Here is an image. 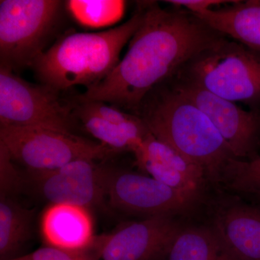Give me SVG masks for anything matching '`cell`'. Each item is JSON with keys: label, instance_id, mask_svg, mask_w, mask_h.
Here are the masks:
<instances>
[{"label": "cell", "instance_id": "obj_7", "mask_svg": "<svg viewBox=\"0 0 260 260\" xmlns=\"http://www.w3.org/2000/svg\"><path fill=\"white\" fill-rule=\"evenodd\" d=\"M105 183L109 211L129 216H184L201 205L146 174L122 168L107 165Z\"/></svg>", "mask_w": 260, "mask_h": 260}, {"label": "cell", "instance_id": "obj_10", "mask_svg": "<svg viewBox=\"0 0 260 260\" xmlns=\"http://www.w3.org/2000/svg\"><path fill=\"white\" fill-rule=\"evenodd\" d=\"M173 86L208 116L236 158L248 160L258 155L260 111L244 110L235 103L179 77Z\"/></svg>", "mask_w": 260, "mask_h": 260}, {"label": "cell", "instance_id": "obj_1", "mask_svg": "<svg viewBox=\"0 0 260 260\" xmlns=\"http://www.w3.org/2000/svg\"><path fill=\"white\" fill-rule=\"evenodd\" d=\"M142 8L143 21L125 55L77 102H102L137 113L154 89L226 37L185 10L165 9L153 3Z\"/></svg>", "mask_w": 260, "mask_h": 260}, {"label": "cell", "instance_id": "obj_3", "mask_svg": "<svg viewBox=\"0 0 260 260\" xmlns=\"http://www.w3.org/2000/svg\"><path fill=\"white\" fill-rule=\"evenodd\" d=\"M143 17L141 8L115 28L66 36L44 51L31 68L43 85L58 93L78 85L90 88L115 68L123 48L139 28Z\"/></svg>", "mask_w": 260, "mask_h": 260}, {"label": "cell", "instance_id": "obj_20", "mask_svg": "<svg viewBox=\"0 0 260 260\" xmlns=\"http://www.w3.org/2000/svg\"><path fill=\"white\" fill-rule=\"evenodd\" d=\"M220 184L234 192L260 200V155L232 160L224 170Z\"/></svg>", "mask_w": 260, "mask_h": 260}, {"label": "cell", "instance_id": "obj_15", "mask_svg": "<svg viewBox=\"0 0 260 260\" xmlns=\"http://www.w3.org/2000/svg\"><path fill=\"white\" fill-rule=\"evenodd\" d=\"M194 15L216 31L260 52V0L237 1Z\"/></svg>", "mask_w": 260, "mask_h": 260}, {"label": "cell", "instance_id": "obj_24", "mask_svg": "<svg viewBox=\"0 0 260 260\" xmlns=\"http://www.w3.org/2000/svg\"><path fill=\"white\" fill-rule=\"evenodd\" d=\"M259 201L260 202V200H259Z\"/></svg>", "mask_w": 260, "mask_h": 260}, {"label": "cell", "instance_id": "obj_19", "mask_svg": "<svg viewBox=\"0 0 260 260\" xmlns=\"http://www.w3.org/2000/svg\"><path fill=\"white\" fill-rule=\"evenodd\" d=\"M65 9L73 20L85 28L111 26L122 18L126 3L121 0H69Z\"/></svg>", "mask_w": 260, "mask_h": 260}, {"label": "cell", "instance_id": "obj_17", "mask_svg": "<svg viewBox=\"0 0 260 260\" xmlns=\"http://www.w3.org/2000/svg\"><path fill=\"white\" fill-rule=\"evenodd\" d=\"M167 260L236 259L209 224H184L173 241Z\"/></svg>", "mask_w": 260, "mask_h": 260}, {"label": "cell", "instance_id": "obj_6", "mask_svg": "<svg viewBox=\"0 0 260 260\" xmlns=\"http://www.w3.org/2000/svg\"><path fill=\"white\" fill-rule=\"evenodd\" d=\"M0 144L28 172L54 170L83 159L107 160L119 154L73 133L37 126H0Z\"/></svg>", "mask_w": 260, "mask_h": 260}, {"label": "cell", "instance_id": "obj_13", "mask_svg": "<svg viewBox=\"0 0 260 260\" xmlns=\"http://www.w3.org/2000/svg\"><path fill=\"white\" fill-rule=\"evenodd\" d=\"M215 205L209 225L236 260H260V208L235 199Z\"/></svg>", "mask_w": 260, "mask_h": 260}, {"label": "cell", "instance_id": "obj_22", "mask_svg": "<svg viewBox=\"0 0 260 260\" xmlns=\"http://www.w3.org/2000/svg\"><path fill=\"white\" fill-rule=\"evenodd\" d=\"M24 186V174L17 170L8 150L0 144V197H13Z\"/></svg>", "mask_w": 260, "mask_h": 260}, {"label": "cell", "instance_id": "obj_16", "mask_svg": "<svg viewBox=\"0 0 260 260\" xmlns=\"http://www.w3.org/2000/svg\"><path fill=\"white\" fill-rule=\"evenodd\" d=\"M73 107V115L76 120L80 121L83 129L99 143L117 153L126 151L133 153L150 133L144 121L139 116L133 122L118 125L85 112L77 104Z\"/></svg>", "mask_w": 260, "mask_h": 260}, {"label": "cell", "instance_id": "obj_18", "mask_svg": "<svg viewBox=\"0 0 260 260\" xmlns=\"http://www.w3.org/2000/svg\"><path fill=\"white\" fill-rule=\"evenodd\" d=\"M34 212L13 197H0V258L13 259L30 240Z\"/></svg>", "mask_w": 260, "mask_h": 260}, {"label": "cell", "instance_id": "obj_8", "mask_svg": "<svg viewBox=\"0 0 260 260\" xmlns=\"http://www.w3.org/2000/svg\"><path fill=\"white\" fill-rule=\"evenodd\" d=\"M73 108L64 105L58 92L29 83L0 65V126L50 128L73 133Z\"/></svg>", "mask_w": 260, "mask_h": 260}, {"label": "cell", "instance_id": "obj_21", "mask_svg": "<svg viewBox=\"0 0 260 260\" xmlns=\"http://www.w3.org/2000/svg\"><path fill=\"white\" fill-rule=\"evenodd\" d=\"M106 234L96 236L93 244L86 249L70 251L45 245L29 254L7 260H102Z\"/></svg>", "mask_w": 260, "mask_h": 260}, {"label": "cell", "instance_id": "obj_5", "mask_svg": "<svg viewBox=\"0 0 260 260\" xmlns=\"http://www.w3.org/2000/svg\"><path fill=\"white\" fill-rule=\"evenodd\" d=\"M58 0L0 1V65L13 72L31 67L60 20Z\"/></svg>", "mask_w": 260, "mask_h": 260}, {"label": "cell", "instance_id": "obj_23", "mask_svg": "<svg viewBox=\"0 0 260 260\" xmlns=\"http://www.w3.org/2000/svg\"><path fill=\"white\" fill-rule=\"evenodd\" d=\"M237 0H169L168 4L175 8H181L190 12L193 14H199L203 12L213 10L221 5H227L237 3Z\"/></svg>", "mask_w": 260, "mask_h": 260}, {"label": "cell", "instance_id": "obj_14", "mask_svg": "<svg viewBox=\"0 0 260 260\" xmlns=\"http://www.w3.org/2000/svg\"><path fill=\"white\" fill-rule=\"evenodd\" d=\"M90 212L78 205L49 204L40 223L45 245L70 251L89 247L96 237Z\"/></svg>", "mask_w": 260, "mask_h": 260}, {"label": "cell", "instance_id": "obj_4", "mask_svg": "<svg viewBox=\"0 0 260 260\" xmlns=\"http://www.w3.org/2000/svg\"><path fill=\"white\" fill-rule=\"evenodd\" d=\"M226 38L200 53L177 76L260 111V52Z\"/></svg>", "mask_w": 260, "mask_h": 260}, {"label": "cell", "instance_id": "obj_12", "mask_svg": "<svg viewBox=\"0 0 260 260\" xmlns=\"http://www.w3.org/2000/svg\"><path fill=\"white\" fill-rule=\"evenodd\" d=\"M133 153L143 174L202 204L209 181L198 164L151 133Z\"/></svg>", "mask_w": 260, "mask_h": 260}, {"label": "cell", "instance_id": "obj_9", "mask_svg": "<svg viewBox=\"0 0 260 260\" xmlns=\"http://www.w3.org/2000/svg\"><path fill=\"white\" fill-rule=\"evenodd\" d=\"M107 165L96 160H75L54 170L26 172L25 186L49 204H70L91 211H109L106 197Z\"/></svg>", "mask_w": 260, "mask_h": 260}, {"label": "cell", "instance_id": "obj_2", "mask_svg": "<svg viewBox=\"0 0 260 260\" xmlns=\"http://www.w3.org/2000/svg\"><path fill=\"white\" fill-rule=\"evenodd\" d=\"M150 133L204 171L218 185L228 164L237 159L204 113L173 86L159 85L136 113Z\"/></svg>", "mask_w": 260, "mask_h": 260}, {"label": "cell", "instance_id": "obj_11", "mask_svg": "<svg viewBox=\"0 0 260 260\" xmlns=\"http://www.w3.org/2000/svg\"><path fill=\"white\" fill-rule=\"evenodd\" d=\"M173 215L123 222L106 234L102 260H167L184 223Z\"/></svg>", "mask_w": 260, "mask_h": 260}]
</instances>
